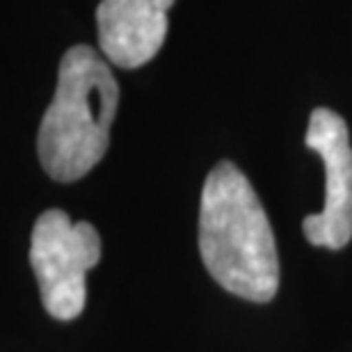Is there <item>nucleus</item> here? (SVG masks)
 I'll return each instance as SVG.
<instances>
[{
  "label": "nucleus",
  "mask_w": 352,
  "mask_h": 352,
  "mask_svg": "<svg viewBox=\"0 0 352 352\" xmlns=\"http://www.w3.org/2000/svg\"><path fill=\"white\" fill-rule=\"evenodd\" d=\"M199 254L224 291L250 302H270L279 288L272 227L252 183L234 163L208 172L199 204Z\"/></svg>",
  "instance_id": "f257e3e1"
},
{
  "label": "nucleus",
  "mask_w": 352,
  "mask_h": 352,
  "mask_svg": "<svg viewBox=\"0 0 352 352\" xmlns=\"http://www.w3.org/2000/svg\"><path fill=\"white\" fill-rule=\"evenodd\" d=\"M119 108V85L94 48L62 55L58 89L39 126V163L51 179L74 183L101 163Z\"/></svg>",
  "instance_id": "f03ea898"
},
{
  "label": "nucleus",
  "mask_w": 352,
  "mask_h": 352,
  "mask_svg": "<svg viewBox=\"0 0 352 352\" xmlns=\"http://www.w3.org/2000/svg\"><path fill=\"white\" fill-rule=\"evenodd\" d=\"M101 261V238L89 222H72L65 210H44L32 227L30 265L41 305L58 320H74L85 309V277Z\"/></svg>",
  "instance_id": "7ed1b4c3"
},
{
  "label": "nucleus",
  "mask_w": 352,
  "mask_h": 352,
  "mask_svg": "<svg viewBox=\"0 0 352 352\" xmlns=\"http://www.w3.org/2000/svg\"><path fill=\"white\" fill-rule=\"evenodd\" d=\"M325 167V204L302 222L307 241L316 248L343 250L352 241V146L348 124L329 108H316L305 138Z\"/></svg>",
  "instance_id": "20e7f679"
},
{
  "label": "nucleus",
  "mask_w": 352,
  "mask_h": 352,
  "mask_svg": "<svg viewBox=\"0 0 352 352\" xmlns=\"http://www.w3.org/2000/svg\"><path fill=\"white\" fill-rule=\"evenodd\" d=\"M172 5L174 0H101L96 10L101 53L122 69L146 65L165 44Z\"/></svg>",
  "instance_id": "39448f33"
}]
</instances>
